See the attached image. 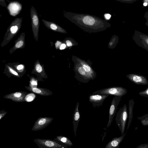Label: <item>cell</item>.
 Listing matches in <instances>:
<instances>
[{
    "label": "cell",
    "instance_id": "6da1fadb",
    "mask_svg": "<svg viewBox=\"0 0 148 148\" xmlns=\"http://www.w3.org/2000/svg\"><path fill=\"white\" fill-rule=\"evenodd\" d=\"M75 78L79 81L83 83H87L91 80L82 65L76 60L74 61Z\"/></svg>",
    "mask_w": 148,
    "mask_h": 148
},
{
    "label": "cell",
    "instance_id": "7a4b0ae2",
    "mask_svg": "<svg viewBox=\"0 0 148 148\" xmlns=\"http://www.w3.org/2000/svg\"><path fill=\"white\" fill-rule=\"evenodd\" d=\"M33 140L39 148H68L67 146L61 145L54 140L36 138Z\"/></svg>",
    "mask_w": 148,
    "mask_h": 148
},
{
    "label": "cell",
    "instance_id": "3957f363",
    "mask_svg": "<svg viewBox=\"0 0 148 148\" xmlns=\"http://www.w3.org/2000/svg\"><path fill=\"white\" fill-rule=\"evenodd\" d=\"M132 38L137 45L148 51V35L135 30Z\"/></svg>",
    "mask_w": 148,
    "mask_h": 148
},
{
    "label": "cell",
    "instance_id": "277c9868",
    "mask_svg": "<svg viewBox=\"0 0 148 148\" xmlns=\"http://www.w3.org/2000/svg\"><path fill=\"white\" fill-rule=\"evenodd\" d=\"M123 90L119 87H112L101 89L93 92L92 94L112 95L120 96L123 95Z\"/></svg>",
    "mask_w": 148,
    "mask_h": 148
},
{
    "label": "cell",
    "instance_id": "5b68a950",
    "mask_svg": "<svg viewBox=\"0 0 148 148\" xmlns=\"http://www.w3.org/2000/svg\"><path fill=\"white\" fill-rule=\"evenodd\" d=\"M127 118V113L125 111L122 112L119 111L116 116V123L122 135L124 133Z\"/></svg>",
    "mask_w": 148,
    "mask_h": 148
},
{
    "label": "cell",
    "instance_id": "8992f818",
    "mask_svg": "<svg viewBox=\"0 0 148 148\" xmlns=\"http://www.w3.org/2000/svg\"><path fill=\"white\" fill-rule=\"evenodd\" d=\"M53 120L51 117H40L35 122L32 130L34 131L42 130L48 126Z\"/></svg>",
    "mask_w": 148,
    "mask_h": 148
},
{
    "label": "cell",
    "instance_id": "52a82bcc",
    "mask_svg": "<svg viewBox=\"0 0 148 148\" xmlns=\"http://www.w3.org/2000/svg\"><path fill=\"white\" fill-rule=\"evenodd\" d=\"M109 95H108L90 94L89 96V100L94 107H99L102 105L104 100Z\"/></svg>",
    "mask_w": 148,
    "mask_h": 148
},
{
    "label": "cell",
    "instance_id": "ba28073f",
    "mask_svg": "<svg viewBox=\"0 0 148 148\" xmlns=\"http://www.w3.org/2000/svg\"><path fill=\"white\" fill-rule=\"evenodd\" d=\"M119 98H120L119 96H115L112 100L109 109L108 121L107 125V127L108 128L110 126L112 121L113 118L115 115Z\"/></svg>",
    "mask_w": 148,
    "mask_h": 148
},
{
    "label": "cell",
    "instance_id": "9c48e42d",
    "mask_svg": "<svg viewBox=\"0 0 148 148\" xmlns=\"http://www.w3.org/2000/svg\"><path fill=\"white\" fill-rule=\"evenodd\" d=\"M75 60L82 65L91 80H93L96 77V73L92 68L91 64L80 59Z\"/></svg>",
    "mask_w": 148,
    "mask_h": 148
},
{
    "label": "cell",
    "instance_id": "30bf717a",
    "mask_svg": "<svg viewBox=\"0 0 148 148\" xmlns=\"http://www.w3.org/2000/svg\"><path fill=\"white\" fill-rule=\"evenodd\" d=\"M27 95L23 92H16L5 95L4 98L10 99L16 102H22L25 100V98Z\"/></svg>",
    "mask_w": 148,
    "mask_h": 148
},
{
    "label": "cell",
    "instance_id": "8fae6325",
    "mask_svg": "<svg viewBox=\"0 0 148 148\" xmlns=\"http://www.w3.org/2000/svg\"><path fill=\"white\" fill-rule=\"evenodd\" d=\"M79 106V103L77 102L74 112L73 118L74 132L76 136V131L80 121V112L78 110Z\"/></svg>",
    "mask_w": 148,
    "mask_h": 148
},
{
    "label": "cell",
    "instance_id": "7c38bea8",
    "mask_svg": "<svg viewBox=\"0 0 148 148\" xmlns=\"http://www.w3.org/2000/svg\"><path fill=\"white\" fill-rule=\"evenodd\" d=\"M126 132L118 137H114L109 142L105 148H119L120 144L123 141Z\"/></svg>",
    "mask_w": 148,
    "mask_h": 148
},
{
    "label": "cell",
    "instance_id": "4fadbf2b",
    "mask_svg": "<svg viewBox=\"0 0 148 148\" xmlns=\"http://www.w3.org/2000/svg\"><path fill=\"white\" fill-rule=\"evenodd\" d=\"M26 88L29 91L42 96H48L52 94L51 91L45 89L29 87H26Z\"/></svg>",
    "mask_w": 148,
    "mask_h": 148
},
{
    "label": "cell",
    "instance_id": "5bb4252c",
    "mask_svg": "<svg viewBox=\"0 0 148 148\" xmlns=\"http://www.w3.org/2000/svg\"><path fill=\"white\" fill-rule=\"evenodd\" d=\"M53 140L58 143L65 146L71 147L73 145V143L69 138L62 136H57Z\"/></svg>",
    "mask_w": 148,
    "mask_h": 148
},
{
    "label": "cell",
    "instance_id": "9a60e30c",
    "mask_svg": "<svg viewBox=\"0 0 148 148\" xmlns=\"http://www.w3.org/2000/svg\"><path fill=\"white\" fill-rule=\"evenodd\" d=\"M83 23L85 25H93L95 22V19L90 16H86L82 19Z\"/></svg>",
    "mask_w": 148,
    "mask_h": 148
},
{
    "label": "cell",
    "instance_id": "2e32d148",
    "mask_svg": "<svg viewBox=\"0 0 148 148\" xmlns=\"http://www.w3.org/2000/svg\"><path fill=\"white\" fill-rule=\"evenodd\" d=\"M35 97V95L33 93L27 94L25 98V100L27 101H30L34 100Z\"/></svg>",
    "mask_w": 148,
    "mask_h": 148
},
{
    "label": "cell",
    "instance_id": "e0dca14e",
    "mask_svg": "<svg viewBox=\"0 0 148 148\" xmlns=\"http://www.w3.org/2000/svg\"><path fill=\"white\" fill-rule=\"evenodd\" d=\"M33 22L34 25H37L38 23V20L37 16L36 15H34L32 17Z\"/></svg>",
    "mask_w": 148,
    "mask_h": 148
},
{
    "label": "cell",
    "instance_id": "ac0fdd59",
    "mask_svg": "<svg viewBox=\"0 0 148 148\" xmlns=\"http://www.w3.org/2000/svg\"><path fill=\"white\" fill-rule=\"evenodd\" d=\"M133 80L136 82H140L142 80V78L138 76L135 75L133 78Z\"/></svg>",
    "mask_w": 148,
    "mask_h": 148
},
{
    "label": "cell",
    "instance_id": "d6986e66",
    "mask_svg": "<svg viewBox=\"0 0 148 148\" xmlns=\"http://www.w3.org/2000/svg\"><path fill=\"white\" fill-rule=\"evenodd\" d=\"M36 71L39 73H40L42 71V68L41 66L39 64H37L36 66Z\"/></svg>",
    "mask_w": 148,
    "mask_h": 148
},
{
    "label": "cell",
    "instance_id": "ffe728a7",
    "mask_svg": "<svg viewBox=\"0 0 148 148\" xmlns=\"http://www.w3.org/2000/svg\"><path fill=\"white\" fill-rule=\"evenodd\" d=\"M137 0H121L119 1H121L122 2L130 3H132Z\"/></svg>",
    "mask_w": 148,
    "mask_h": 148
},
{
    "label": "cell",
    "instance_id": "44dd1931",
    "mask_svg": "<svg viewBox=\"0 0 148 148\" xmlns=\"http://www.w3.org/2000/svg\"><path fill=\"white\" fill-rule=\"evenodd\" d=\"M18 29V27L16 26H13L10 28V31L12 34L15 33Z\"/></svg>",
    "mask_w": 148,
    "mask_h": 148
},
{
    "label": "cell",
    "instance_id": "7402d4cb",
    "mask_svg": "<svg viewBox=\"0 0 148 148\" xmlns=\"http://www.w3.org/2000/svg\"><path fill=\"white\" fill-rule=\"evenodd\" d=\"M136 148H148V143L140 144Z\"/></svg>",
    "mask_w": 148,
    "mask_h": 148
},
{
    "label": "cell",
    "instance_id": "603a6c76",
    "mask_svg": "<svg viewBox=\"0 0 148 148\" xmlns=\"http://www.w3.org/2000/svg\"><path fill=\"white\" fill-rule=\"evenodd\" d=\"M144 17L146 20V22L145 23V24L148 27V11L145 12Z\"/></svg>",
    "mask_w": 148,
    "mask_h": 148
},
{
    "label": "cell",
    "instance_id": "cb8c5ba5",
    "mask_svg": "<svg viewBox=\"0 0 148 148\" xmlns=\"http://www.w3.org/2000/svg\"><path fill=\"white\" fill-rule=\"evenodd\" d=\"M23 41H19L16 44L15 47L17 48H20L23 45Z\"/></svg>",
    "mask_w": 148,
    "mask_h": 148
},
{
    "label": "cell",
    "instance_id": "d4e9b609",
    "mask_svg": "<svg viewBox=\"0 0 148 148\" xmlns=\"http://www.w3.org/2000/svg\"><path fill=\"white\" fill-rule=\"evenodd\" d=\"M9 69L10 70V71L14 75H15L18 76L19 75L17 72H16V71H14L12 69V68H10V67H9Z\"/></svg>",
    "mask_w": 148,
    "mask_h": 148
},
{
    "label": "cell",
    "instance_id": "484cf974",
    "mask_svg": "<svg viewBox=\"0 0 148 148\" xmlns=\"http://www.w3.org/2000/svg\"><path fill=\"white\" fill-rule=\"evenodd\" d=\"M50 28L53 30H56L57 28V26L54 24H51L50 26Z\"/></svg>",
    "mask_w": 148,
    "mask_h": 148
},
{
    "label": "cell",
    "instance_id": "4316f807",
    "mask_svg": "<svg viewBox=\"0 0 148 148\" xmlns=\"http://www.w3.org/2000/svg\"><path fill=\"white\" fill-rule=\"evenodd\" d=\"M30 82L31 84L33 85H36L37 84V81L34 79H32L31 81Z\"/></svg>",
    "mask_w": 148,
    "mask_h": 148
},
{
    "label": "cell",
    "instance_id": "83f0119b",
    "mask_svg": "<svg viewBox=\"0 0 148 148\" xmlns=\"http://www.w3.org/2000/svg\"><path fill=\"white\" fill-rule=\"evenodd\" d=\"M143 6H148V0H145L143 1Z\"/></svg>",
    "mask_w": 148,
    "mask_h": 148
},
{
    "label": "cell",
    "instance_id": "f1b7e54d",
    "mask_svg": "<svg viewBox=\"0 0 148 148\" xmlns=\"http://www.w3.org/2000/svg\"><path fill=\"white\" fill-rule=\"evenodd\" d=\"M24 68V66L22 64H20L18 65L17 67V69L18 70H20L23 69Z\"/></svg>",
    "mask_w": 148,
    "mask_h": 148
},
{
    "label": "cell",
    "instance_id": "f546056e",
    "mask_svg": "<svg viewBox=\"0 0 148 148\" xmlns=\"http://www.w3.org/2000/svg\"><path fill=\"white\" fill-rule=\"evenodd\" d=\"M7 113V112H3L2 113H1L0 114V120H1V119L4 117V116Z\"/></svg>",
    "mask_w": 148,
    "mask_h": 148
},
{
    "label": "cell",
    "instance_id": "4dcf8cb0",
    "mask_svg": "<svg viewBox=\"0 0 148 148\" xmlns=\"http://www.w3.org/2000/svg\"><path fill=\"white\" fill-rule=\"evenodd\" d=\"M66 45L70 47L72 45V43L71 42L68 40H67L66 41Z\"/></svg>",
    "mask_w": 148,
    "mask_h": 148
},
{
    "label": "cell",
    "instance_id": "1f68e13d",
    "mask_svg": "<svg viewBox=\"0 0 148 148\" xmlns=\"http://www.w3.org/2000/svg\"><path fill=\"white\" fill-rule=\"evenodd\" d=\"M105 17L107 19H109L110 17H111V15L108 14H106L105 15Z\"/></svg>",
    "mask_w": 148,
    "mask_h": 148
},
{
    "label": "cell",
    "instance_id": "d6a6232c",
    "mask_svg": "<svg viewBox=\"0 0 148 148\" xmlns=\"http://www.w3.org/2000/svg\"><path fill=\"white\" fill-rule=\"evenodd\" d=\"M66 47V45L65 44H62L60 46V49L61 50L64 49Z\"/></svg>",
    "mask_w": 148,
    "mask_h": 148
},
{
    "label": "cell",
    "instance_id": "836d02e7",
    "mask_svg": "<svg viewBox=\"0 0 148 148\" xmlns=\"http://www.w3.org/2000/svg\"><path fill=\"white\" fill-rule=\"evenodd\" d=\"M147 95H148V90L147 91Z\"/></svg>",
    "mask_w": 148,
    "mask_h": 148
},
{
    "label": "cell",
    "instance_id": "e575fe53",
    "mask_svg": "<svg viewBox=\"0 0 148 148\" xmlns=\"http://www.w3.org/2000/svg\"></svg>",
    "mask_w": 148,
    "mask_h": 148
}]
</instances>
